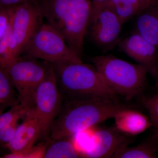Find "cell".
<instances>
[{"label": "cell", "instance_id": "1", "mask_svg": "<svg viewBox=\"0 0 158 158\" xmlns=\"http://www.w3.org/2000/svg\"><path fill=\"white\" fill-rule=\"evenodd\" d=\"M126 107L118 101L102 98L64 100L50 132L52 139L72 137L94 126L114 118Z\"/></svg>", "mask_w": 158, "mask_h": 158}, {"label": "cell", "instance_id": "2", "mask_svg": "<svg viewBox=\"0 0 158 158\" xmlns=\"http://www.w3.org/2000/svg\"><path fill=\"white\" fill-rule=\"evenodd\" d=\"M47 23L81 57L92 10V0H37Z\"/></svg>", "mask_w": 158, "mask_h": 158}, {"label": "cell", "instance_id": "3", "mask_svg": "<svg viewBox=\"0 0 158 158\" xmlns=\"http://www.w3.org/2000/svg\"><path fill=\"white\" fill-rule=\"evenodd\" d=\"M63 100L102 98L118 101L94 65L83 62L51 64Z\"/></svg>", "mask_w": 158, "mask_h": 158}, {"label": "cell", "instance_id": "4", "mask_svg": "<svg viewBox=\"0 0 158 158\" xmlns=\"http://www.w3.org/2000/svg\"><path fill=\"white\" fill-rule=\"evenodd\" d=\"M110 90L116 95L131 100L142 93L147 82L148 69L140 64H133L112 55L90 59Z\"/></svg>", "mask_w": 158, "mask_h": 158}, {"label": "cell", "instance_id": "5", "mask_svg": "<svg viewBox=\"0 0 158 158\" xmlns=\"http://www.w3.org/2000/svg\"><path fill=\"white\" fill-rule=\"evenodd\" d=\"M50 65L46 61L20 56L4 68L17 90L18 102L28 113L34 110L36 90Z\"/></svg>", "mask_w": 158, "mask_h": 158}, {"label": "cell", "instance_id": "6", "mask_svg": "<svg viewBox=\"0 0 158 158\" xmlns=\"http://www.w3.org/2000/svg\"><path fill=\"white\" fill-rule=\"evenodd\" d=\"M20 56L40 59L51 64L82 62L60 33L47 23H43Z\"/></svg>", "mask_w": 158, "mask_h": 158}, {"label": "cell", "instance_id": "7", "mask_svg": "<svg viewBox=\"0 0 158 158\" xmlns=\"http://www.w3.org/2000/svg\"><path fill=\"white\" fill-rule=\"evenodd\" d=\"M63 102L55 71L51 64L45 78L36 90L33 110L39 122L41 139L44 140L50 138L51 128L60 112Z\"/></svg>", "mask_w": 158, "mask_h": 158}, {"label": "cell", "instance_id": "8", "mask_svg": "<svg viewBox=\"0 0 158 158\" xmlns=\"http://www.w3.org/2000/svg\"><path fill=\"white\" fill-rule=\"evenodd\" d=\"M11 7V29L16 45V56L18 58L43 23L44 18L37 0H29Z\"/></svg>", "mask_w": 158, "mask_h": 158}, {"label": "cell", "instance_id": "9", "mask_svg": "<svg viewBox=\"0 0 158 158\" xmlns=\"http://www.w3.org/2000/svg\"><path fill=\"white\" fill-rule=\"evenodd\" d=\"M123 24L113 10L102 6L92 11L88 31L91 40L105 53L118 46Z\"/></svg>", "mask_w": 158, "mask_h": 158}, {"label": "cell", "instance_id": "10", "mask_svg": "<svg viewBox=\"0 0 158 158\" xmlns=\"http://www.w3.org/2000/svg\"><path fill=\"white\" fill-rule=\"evenodd\" d=\"M127 135L116 127L96 130L91 137V146L82 152V158H113L119 149L131 143Z\"/></svg>", "mask_w": 158, "mask_h": 158}, {"label": "cell", "instance_id": "11", "mask_svg": "<svg viewBox=\"0 0 158 158\" xmlns=\"http://www.w3.org/2000/svg\"><path fill=\"white\" fill-rule=\"evenodd\" d=\"M118 46L138 64L144 65L156 80L158 77V48L135 31L129 37L121 40Z\"/></svg>", "mask_w": 158, "mask_h": 158}, {"label": "cell", "instance_id": "12", "mask_svg": "<svg viewBox=\"0 0 158 158\" xmlns=\"http://www.w3.org/2000/svg\"><path fill=\"white\" fill-rule=\"evenodd\" d=\"M41 139L39 122L34 111L29 113L19 125L14 138L5 147L11 152H19L33 147Z\"/></svg>", "mask_w": 158, "mask_h": 158}, {"label": "cell", "instance_id": "13", "mask_svg": "<svg viewBox=\"0 0 158 158\" xmlns=\"http://www.w3.org/2000/svg\"><path fill=\"white\" fill-rule=\"evenodd\" d=\"M135 18V31L158 48V0H152Z\"/></svg>", "mask_w": 158, "mask_h": 158}, {"label": "cell", "instance_id": "14", "mask_svg": "<svg viewBox=\"0 0 158 158\" xmlns=\"http://www.w3.org/2000/svg\"><path fill=\"white\" fill-rule=\"evenodd\" d=\"M114 118L116 128L127 135L141 134L152 126L150 119L147 116L128 108L119 111Z\"/></svg>", "mask_w": 158, "mask_h": 158}, {"label": "cell", "instance_id": "15", "mask_svg": "<svg viewBox=\"0 0 158 158\" xmlns=\"http://www.w3.org/2000/svg\"><path fill=\"white\" fill-rule=\"evenodd\" d=\"M71 138L57 139L50 138L44 158H82L81 151L77 148Z\"/></svg>", "mask_w": 158, "mask_h": 158}, {"label": "cell", "instance_id": "16", "mask_svg": "<svg viewBox=\"0 0 158 158\" xmlns=\"http://www.w3.org/2000/svg\"><path fill=\"white\" fill-rule=\"evenodd\" d=\"M156 136L134 147L125 146L116 153L115 158H154L156 157Z\"/></svg>", "mask_w": 158, "mask_h": 158}, {"label": "cell", "instance_id": "17", "mask_svg": "<svg viewBox=\"0 0 158 158\" xmlns=\"http://www.w3.org/2000/svg\"><path fill=\"white\" fill-rule=\"evenodd\" d=\"M102 6L113 10L123 24L136 17L144 9L139 0H108Z\"/></svg>", "mask_w": 158, "mask_h": 158}, {"label": "cell", "instance_id": "18", "mask_svg": "<svg viewBox=\"0 0 158 158\" xmlns=\"http://www.w3.org/2000/svg\"><path fill=\"white\" fill-rule=\"evenodd\" d=\"M15 89L6 69L0 68V114L6 108L19 104Z\"/></svg>", "mask_w": 158, "mask_h": 158}, {"label": "cell", "instance_id": "19", "mask_svg": "<svg viewBox=\"0 0 158 158\" xmlns=\"http://www.w3.org/2000/svg\"><path fill=\"white\" fill-rule=\"evenodd\" d=\"M16 58V45L10 27L6 34L0 37V68H6Z\"/></svg>", "mask_w": 158, "mask_h": 158}, {"label": "cell", "instance_id": "20", "mask_svg": "<svg viewBox=\"0 0 158 158\" xmlns=\"http://www.w3.org/2000/svg\"><path fill=\"white\" fill-rule=\"evenodd\" d=\"M28 113L20 104L12 106L9 111L0 115V131L17 123L21 118L23 119Z\"/></svg>", "mask_w": 158, "mask_h": 158}, {"label": "cell", "instance_id": "21", "mask_svg": "<svg viewBox=\"0 0 158 158\" xmlns=\"http://www.w3.org/2000/svg\"><path fill=\"white\" fill-rule=\"evenodd\" d=\"M50 138L34 145L30 149L19 152H11L5 155V158H41L44 157L46 148L48 144Z\"/></svg>", "mask_w": 158, "mask_h": 158}, {"label": "cell", "instance_id": "22", "mask_svg": "<svg viewBox=\"0 0 158 158\" xmlns=\"http://www.w3.org/2000/svg\"><path fill=\"white\" fill-rule=\"evenodd\" d=\"M141 104L148 111L152 126L158 128V93L149 97H143Z\"/></svg>", "mask_w": 158, "mask_h": 158}, {"label": "cell", "instance_id": "23", "mask_svg": "<svg viewBox=\"0 0 158 158\" xmlns=\"http://www.w3.org/2000/svg\"><path fill=\"white\" fill-rule=\"evenodd\" d=\"M12 14V7H0V37L10 30Z\"/></svg>", "mask_w": 158, "mask_h": 158}, {"label": "cell", "instance_id": "24", "mask_svg": "<svg viewBox=\"0 0 158 158\" xmlns=\"http://www.w3.org/2000/svg\"><path fill=\"white\" fill-rule=\"evenodd\" d=\"M19 125L18 124V122L15 123L0 131V142L1 145L6 147L12 140Z\"/></svg>", "mask_w": 158, "mask_h": 158}, {"label": "cell", "instance_id": "25", "mask_svg": "<svg viewBox=\"0 0 158 158\" xmlns=\"http://www.w3.org/2000/svg\"><path fill=\"white\" fill-rule=\"evenodd\" d=\"M29 0H0V7H11Z\"/></svg>", "mask_w": 158, "mask_h": 158}, {"label": "cell", "instance_id": "26", "mask_svg": "<svg viewBox=\"0 0 158 158\" xmlns=\"http://www.w3.org/2000/svg\"><path fill=\"white\" fill-rule=\"evenodd\" d=\"M108 0H92V10H95L104 5Z\"/></svg>", "mask_w": 158, "mask_h": 158}, {"label": "cell", "instance_id": "27", "mask_svg": "<svg viewBox=\"0 0 158 158\" xmlns=\"http://www.w3.org/2000/svg\"><path fill=\"white\" fill-rule=\"evenodd\" d=\"M152 0H139L140 2L142 4V6L144 8H146L147 6L149 5L150 3L151 2Z\"/></svg>", "mask_w": 158, "mask_h": 158}, {"label": "cell", "instance_id": "28", "mask_svg": "<svg viewBox=\"0 0 158 158\" xmlns=\"http://www.w3.org/2000/svg\"><path fill=\"white\" fill-rule=\"evenodd\" d=\"M155 88L157 91V93H158V78L157 79V80H156V85L155 86Z\"/></svg>", "mask_w": 158, "mask_h": 158}, {"label": "cell", "instance_id": "29", "mask_svg": "<svg viewBox=\"0 0 158 158\" xmlns=\"http://www.w3.org/2000/svg\"><path fill=\"white\" fill-rule=\"evenodd\" d=\"M156 135L158 138V128L156 129Z\"/></svg>", "mask_w": 158, "mask_h": 158}]
</instances>
